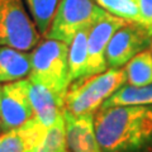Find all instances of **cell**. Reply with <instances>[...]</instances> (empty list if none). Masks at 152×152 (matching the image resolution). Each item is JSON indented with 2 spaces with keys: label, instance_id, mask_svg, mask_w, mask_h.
<instances>
[{
  "label": "cell",
  "instance_id": "1",
  "mask_svg": "<svg viewBox=\"0 0 152 152\" xmlns=\"http://www.w3.org/2000/svg\"><path fill=\"white\" fill-rule=\"evenodd\" d=\"M94 128L102 152H142L152 145V107L100 108Z\"/></svg>",
  "mask_w": 152,
  "mask_h": 152
},
{
  "label": "cell",
  "instance_id": "2",
  "mask_svg": "<svg viewBox=\"0 0 152 152\" xmlns=\"http://www.w3.org/2000/svg\"><path fill=\"white\" fill-rule=\"evenodd\" d=\"M127 81L124 69H107L71 83L65 96V109L75 117L94 115L99 107Z\"/></svg>",
  "mask_w": 152,
  "mask_h": 152
},
{
  "label": "cell",
  "instance_id": "3",
  "mask_svg": "<svg viewBox=\"0 0 152 152\" xmlns=\"http://www.w3.org/2000/svg\"><path fill=\"white\" fill-rule=\"evenodd\" d=\"M29 80L65 99L71 84L67 43L47 38L37 45L31 53Z\"/></svg>",
  "mask_w": 152,
  "mask_h": 152
},
{
  "label": "cell",
  "instance_id": "4",
  "mask_svg": "<svg viewBox=\"0 0 152 152\" xmlns=\"http://www.w3.org/2000/svg\"><path fill=\"white\" fill-rule=\"evenodd\" d=\"M105 13L94 0H61L46 37L69 45L81 28L91 26Z\"/></svg>",
  "mask_w": 152,
  "mask_h": 152
},
{
  "label": "cell",
  "instance_id": "5",
  "mask_svg": "<svg viewBox=\"0 0 152 152\" xmlns=\"http://www.w3.org/2000/svg\"><path fill=\"white\" fill-rule=\"evenodd\" d=\"M39 34L29 18L23 0H0V45L29 51Z\"/></svg>",
  "mask_w": 152,
  "mask_h": 152
},
{
  "label": "cell",
  "instance_id": "6",
  "mask_svg": "<svg viewBox=\"0 0 152 152\" xmlns=\"http://www.w3.org/2000/svg\"><path fill=\"white\" fill-rule=\"evenodd\" d=\"M152 42V29L140 23L127 22L110 38L105 51L107 65L110 69H119L132 57L140 53Z\"/></svg>",
  "mask_w": 152,
  "mask_h": 152
},
{
  "label": "cell",
  "instance_id": "7",
  "mask_svg": "<svg viewBox=\"0 0 152 152\" xmlns=\"http://www.w3.org/2000/svg\"><path fill=\"white\" fill-rule=\"evenodd\" d=\"M29 79L5 84L0 98V128L8 132L22 127L34 115L29 98Z\"/></svg>",
  "mask_w": 152,
  "mask_h": 152
},
{
  "label": "cell",
  "instance_id": "8",
  "mask_svg": "<svg viewBox=\"0 0 152 152\" xmlns=\"http://www.w3.org/2000/svg\"><path fill=\"white\" fill-rule=\"evenodd\" d=\"M128 20L105 13L89 28L88 33V67L86 76L96 75L108 69L105 51L110 38Z\"/></svg>",
  "mask_w": 152,
  "mask_h": 152
},
{
  "label": "cell",
  "instance_id": "9",
  "mask_svg": "<svg viewBox=\"0 0 152 152\" xmlns=\"http://www.w3.org/2000/svg\"><path fill=\"white\" fill-rule=\"evenodd\" d=\"M66 141L71 152H102L95 134L94 115L75 117L64 108Z\"/></svg>",
  "mask_w": 152,
  "mask_h": 152
},
{
  "label": "cell",
  "instance_id": "10",
  "mask_svg": "<svg viewBox=\"0 0 152 152\" xmlns=\"http://www.w3.org/2000/svg\"><path fill=\"white\" fill-rule=\"evenodd\" d=\"M29 98L34 117L47 128L53 124L64 113L65 99L41 84L31 81Z\"/></svg>",
  "mask_w": 152,
  "mask_h": 152
},
{
  "label": "cell",
  "instance_id": "11",
  "mask_svg": "<svg viewBox=\"0 0 152 152\" xmlns=\"http://www.w3.org/2000/svg\"><path fill=\"white\" fill-rule=\"evenodd\" d=\"M31 74V53L9 46L0 47V83H12Z\"/></svg>",
  "mask_w": 152,
  "mask_h": 152
},
{
  "label": "cell",
  "instance_id": "12",
  "mask_svg": "<svg viewBox=\"0 0 152 152\" xmlns=\"http://www.w3.org/2000/svg\"><path fill=\"white\" fill-rule=\"evenodd\" d=\"M89 27L81 28L75 34L69 50V72L71 83L86 76L88 67V33Z\"/></svg>",
  "mask_w": 152,
  "mask_h": 152
},
{
  "label": "cell",
  "instance_id": "13",
  "mask_svg": "<svg viewBox=\"0 0 152 152\" xmlns=\"http://www.w3.org/2000/svg\"><path fill=\"white\" fill-rule=\"evenodd\" d=\"M152 104V83L143 86L122 85L115 90L100 108H110L118 105H150Z\"/></svg>",
  "mask_w": 152,
  "mask_h": 152
},
{
  "label": "cell",
  "instance_id": "14",
  "mask_svg": "<svg viewBox=\"0 0 152 152\" xmlns=\"http://www.w3.org/2000/svg\"><path fill=\"white\" fill-rule=\"evenodd\" d=\"M127 81L134 86H143L152 83V51L143 50L127 62Z\"/></svg>",
  "mask_w": 152,
  "mask_h": 152
},
{
  "label": "cell",
  "instance_id": "15",
  "mask_svg": "<svg viewBox=\"0 0 152 152\" xmlns=\"http://www.w3.org/2000/svg\"><path fill=\"white\" fill-rule=\"evenodd\" d=\"M38 33L46 36L61 0H23Z\"/></svg>",
  "mask_w": 152,
  "mask_h": 152
},
{
  "label": "cell",
  "instance_id": "16",
  "mask_svg": "<svg viewBox=\"0 0 152 152\" xmlns=\"http://www.w3.org/2000/svg\"><path fill=\"white\" fill-rule=\"evenodd\" d=\"M66 147L67 141H66V127L62 113L53 124L47 128L41 145L29 152H62L66 150Z\"/></svg>",
  "mask_w": 152,
  "mask_h": 152
},
{
  "label": "cell",
  "instance_id": "17",
  "mask_svg": "<svg viewBox=\"0 0 152 152\" xmlns=\"http://www.w3.org/2000/svg\"><path fill=\"white\" fill-rule=\"evenodd\" d=\"M95 3L113 15L143 24L136 0H95Z\"/></svg>",
  "mask_w": 152,
  "mask_h": 152
},
{
  "label": "cell",
  "instance_id": "18",
  "mask_svg": "<svg viewBox=\"0 0 152 152\" xmlns=\"http://www.w3.org/2000/svg\"><path fill=\"white\" fill-rule=\"evenodd\" d=\"M0 152H26V146L18 128L0 136Z\"/></svg>",
  "mask_w": 152,
  "mask_h": 152
},
{
  "label": "cell",
  "instance_id": "19",
  "mask_svg": "<svg viewBox=\"0 0 152 152\" xmlns=\"http://www.w3.org/2000/svg\"><path fill=\"white\" fill-rule=\"evenodd\" d=\"M143 26L152 29V0H136Z\"/></svg>",
  "mask_w": 152,
  "mask_h": 152
},
{
  "label": "cell",
  "instance_id": "20",
  "mask_svg": "<svg viewBox=\"0 0 152 152\" xmlns=\"http://www.w3.org/2000/svg\"><path fill=\"white\" fill-rule=\"evenodd\" d=\"M1 88L3 86H0V98H1Z\"/></svg>",
  "mask_w": 152,
  "mask_h": 152
},
{
  "label": "cell",
  "instance_id": "21",
  "mask_svg": "<svg viewBox=\"0 0 152 152\" xmlns=\"http://www.w3.org/2000/svg\"><path fill=\"white\" fill-rule=\"evenodd\" d=\"M62 152H70V151H67V150H65V151H62Z\"/></svg>",
  "mask_w": 152,
  "mask_h": 152
},
{
  "label": "cell",
  "instance_id": "22",
  "mask_svg": "<svg viewBox=\"0 0 152 152\" xmlns=\"http://www.w3.org/2000/svg\"><path fill=\"white\" fill-rule=\"evenodd\" d=\"M151 51H152V42H151Z\"/></svg>",
  "mask_w": 152,
  "mask_h": 152
},
{
  "label": "cell",
  "instance_id": "23",
  "mask_svg": "<svg viewBox=\"0 0 152 152\" xmlns=\"http://www.w3.org/2000/svg\"><path fill=\"white\" fill-rule=\"evenodd\" d=\"M0 132H1V128H0Z\"/></svg>",
  "mask_w": 152,
  "mask_h": 152
}]
</instances>
